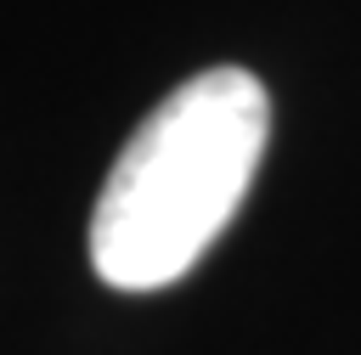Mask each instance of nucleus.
<instances>
[{"label": "nucleus", "instance_id": "obj_1", "mask_svg": "<svg viewBox=\"0 0 361 355\" xmlns=\"http://www.w3.org/2000/svg\"><path fill=\"white\" fill-rule=\"evenodd\" d=\"M271 135V96L248 68H209L175 85L113 158L96 214L90 265L118 293L180 282L231 225Z\"/></svg>", "mask_w": 361, "mask_h": 355}]
</instances>
